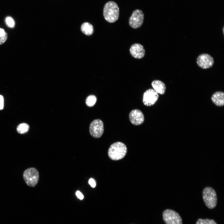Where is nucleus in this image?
<instances>
[{
	"instance_id": "obj_1",
	"label": "nucleus",
	"mask_w": 224,
	"mask_h": 224,
	"mask_svg": "<svg viewBox=\"0 0 224 224\" xmlns=\"http://www.w3.org/2000/svg\"><path fill=\"white\" fill-rule=\"evenodd\" d=\"M119 14V7L115 2L110 1L105 4L103 9V15L107 21L110 23L115 22L118 20Z\"/></svg>"
},
{
	"instance_id": "obj_2",
	"label": "nucleus",
	"mask_w": 224,
	"mask_h": 224,
	"mask_svg": "<svg viewBox=\"0 0 224 224\" xmlns=\"http://www.w3.org/2000/svg\"><path fill=\"white\" fill-rule=\"evenodd\" d=\"M127 152V148L123 143L118 142L113 143L110 147L108 155L113 160H118L123 158Z\"/></svg>"
},
{
	"instance_id": "obj_3",
	"label": "nucleus",
	"mask_w": 224,
	"mask_h": 224,
	"mask_svg": "<svg viewBox=\"0 0 224 224\" xmlns=\"http://www.w3.org/2000/svg\"><path fill=\"white\" fill-rule=\"evenodd\" d=\"M203 198L206 206L209 209L214 208L217 203V198L215 190L211 187L204 189L202 193Z\"/></svg>"
},
{
	"instance_id": "obj_4",
	"label": "nucleus",
	"mask_w": 224,
	"mask_h": 224,
	"mask_svg": "<svg viewBox=\"0 0 224 224\" xmlns=\"http://www.w3.org/2000/svg\"><path fill=\"white\" fill-rule=\"evenodd\" d=\"M23 178L26 184L28 186L34 187L38 184L39 179V174L35 167L29 168L24 170Z\"/></svg>"
},
{
	"instance_id": "obj_5",
	"label": "nucleus",
	"mask_w": 224,
	"mask_h": 224,
	"mask_svg": "<svg viewBox=\"0 0 224 224\" xmlns=\"http://www.w3.org/2000/svg\"><path fill=\"white\" fill-rule=\"evenodd\" d=\"M162 217L166 224H182L181 216L174 210L166 209L163 212Z\"/></svg>"
},
{
	"instance_id": "obj_6",
	"label": "nucleus",
	"mask_w": 224,
	"mask_h": 224,
	"mask_svg": "<svg viewBox=\"0 0 224 224\" xmlns=\"http://www.w3.org/2000/svg\"><path fill=\"white\" fill-rule=\"evenodd\" d=\"M144 19V14L143 12L139 9L135 10L129 18V25L133 29L139 28L142 25Z\"/></svg>"
},
{
	"instance_id": "obj_7",
	"label": "nucleus",
	"mask_w": 224,
	"mask_h": 224,
	"mask_svg": "<svg viewBox=\"0 0 224 224\" xmlns=\"http://www.w3.org/2000/svg\"><path fill=\"white\" fill-rule=\"evenodd\" d=\"M89 131L92 136L95 138L100 137L104 131V124L100 119L94 120L91 124Z\"/></svg>"
},
{
	"instance_id": "obj_8",
	"label": "nucleus",
	"mask_w": 224,
	"mask_h": 224,
	"mask_svg": "<svg viewBox=\"0 0 224 224\" xmlns=\"http://www.w3.org/2000/svg\"><path fill=\"white\" fill-rule=\"evenodd\" d=\"M158 94L153 89H149L143 95L142 102L144 105L149 106L155 104L159 98Z\"/></svg>"
},
{
	"instance_id": "obj_9",
	"label": "nucleus",
	"mask_w": 224,
	"mask_h": 224,
	"mask_svg": "<svg viewBox=\"0 0 224 224\" xmlns=\"http://www.w3.org/2000/svg\"><path fill=\"white\" fill-rule=\"evenodd\" d=\"M196 62L198 65L203 69L212 67L214 63L213 58L210 55L206 53L199 55L197 58Z\"/></svg>"
},
{
	"instance_id": "obj_10",
	"label": "nucleus",
	"mask_w": 224,
	"mask_h": 224,
	"mask_svg": "<svg viewBox=\"0 0 224 224\" xmlns=\"http://www.w3.org/2000/svg\"><path fill=\"white\" fill-rule=\"evenodd\" d=\"M129 117L131 123L135 125L142 124L144 121L143 114L138 109L132 110L129 114Z\"/></svg>"
},
{
	"instance_id": "obj_11",
	"label": "nucleus",
	"mask_w": 224,
	"mask_h": 224,
	"mask_svg": "<svg viewBox=\"0 0 224 224\" xmlns=\"http://www.w3.org/2000/svg\"><path fill=\"white\" fill-rule=\"evenodd\" d=\"M129 51L133 57L138 59L142 58L145 54V50L143 46L139 43H135L131 45Z\"/></svg>"
},
{
	"instance_id": "obj_12",
	"label": "nucleus",
	"mask_w": 224,
	"mask_h": 224,
	"mask_svg": "<svg viewBox=\"0 0 224 224\" xmlns=\"http://www.w3.org/2000/svg\"><path fill=\"white\" fill-rule=\"evenodd\" d=\"M211 100L216 106H222L224 105V93L223 91H217L214 93L211 96Z\"/></svg>"
},
{
	"instance_id": "obj_13",
	"label": "nucleus",
	"mask_w": 224,
	"mask_h": 224,
	"mask_svg": "<svg viewBox=\"0 0 224 224\" xmlns=\"http://www.w3.org/2000/svg\"><path fill=\"white\" fill-rule=\"evenodd\" d=\"M151 85L153 89L158 94L162 95L165 93L166 86L165 84L161 81L154 80L152 82Z\"/></svg>"
},
{
	"instance_id": "obj_14",
	"label": "nucleus",
	"mask_w": 224,
	"mask_h": 224,
	"mask_svg": "<svg viewBox=\"0 0 224 224\" xmlns=\"http://www.w3.org/2000/svg\"><path fill=\"white\" fill-rule=\"evenodd\" d=\"M81 30L84 34L87 35H90L93 32V28L90 23L86 22L83 23L81 26Z\"/></svg>"
},
{
	"instance_id": "obj_15",
	"label": "nucleus",
	"mask_w": 224,
	"mask_h": 224,
	"mask_svg": "<svg viewBox=\"0 0 224 224\" xmlns=\"http://www.w3.org/2000/svg\"><path fill=\"white\" fill-rule=\"evenodd\" d=\"M29 128V126L28 124L23 123L21 124L18 126L17 128V130L19 133L24 134L28 131Z\"/></svg>"
},
{
	"instance_id": "obj_16",
	"label": "nucleus",
	"mask_w": 224,
	"mask_h": 224,
	"mask_svg": "<svg viewBox=\"0 0 224 224\" xmlns=\"http://www.w3.org/2000/svg\"><path fill=\"white\" fill-rule=\"evenodd\" d=\"M97 101L96 97L94 95H91L87 97L86 100V103L89 107L93 106Z\"/></svg>"
},
{
	"instance_id": "obj_17",
	"label": "nucleus",
	"mask_w": 224,
	"mask_h": 224,
	"mask_svg": "<svg viewBox=\"0 0 224 224\" xmlns=\"http://www.w3.org/2000/svg\"><path fill=\"white\" fill-rule=\"evenodd\" d=\"M195 224H217L213 220L209 219L199 218Z\"/></svg>"
},
{
	"instance_id": "obj_18",
	"label": "nucleus",
	"mask_w": 224,
	"mask_h": 224,
	"mask_svg": "<svg viewBox=\"0 0 224 224\" xmlns=\"http://www.w3.org/2000/svg\"><path fill=\"white\" fill-rule=\"evenodd\" d=\"M6 22L8 26L10 27H13L14 25L13 20L10 17H8L6 18Z\"/></svg>"
},
{
	"instance_id": "obj_19",
	"label": "nucleus",
	"mask_w": 224,
	"mask_h": 224,
	"mask_svg": "<svg viewBox=\"0 0 224 224\" xmlns=\"http://www.w3.org/2000/svg\"><path fill=\"white\" fill-rule=\"evenodd\" d=\"M7 34L6 33L3 35H0V45L3 44L7 38Z\"/></svg>"
},
{
	"instance_id": "obj_20",
	"label": "nucleus",
	"mask_w": 224,
	"mask_h": 224,
	"mask_svg": "<svg viewBox=\"0 0 224 224\" xmlns=\"http://www.w3.org/2000/svg\"><path fill=\"white\" fill-rule=\"evenodd\" d=\"M88 182L92 187L94 188L96 186V183L95 181L92 178L90 179L89 180Z\"/></svg>"
},
{
	"instance_id": "obj_21",
	"label": "nucleus",
	"mask_w": 224,
	"mask_h": 224,
	"mask_svg": "<svg viewBox=\"0 0 224 224\" xmlns=\"http://www.w3.org/2000/svg\"><path fill=\"white\" fill-rule=\"evenodd\" d=\"M4 106V99L2 96L0 95V110H2Z\"/></svg>"
},
{
	"instance_id": "obj_22",
	"label": "nucleus",
	"mask_w": 224,
	"mask_h": 224,
	"mask_svg": "<svg viewBox=\"0 0 224 224\" xmlns=\"http://www.w3.org/2000/svg\"><path fill=\"white\" fill-rule=\"evenodd\" d=\"M76 194L77 197L81 200H82L84 198V196L79 191H77L76 193Z\"/></svg>"
},
{
	"instance_id": "obj_23",
	"label": "nucleus",
	"mask_w": 224,
	"mask_h": 224,
	"mask_svg": "<svg viewBox=\"0 0 224 224\" xmlns=\"http://www.w3.org/2000/svg\"><path fill=\"white\" fill-rule=\"evenodd\" d=\"M6 33L4 29L0 28V35H4Z\"/></svg>"
}]
</instances>
